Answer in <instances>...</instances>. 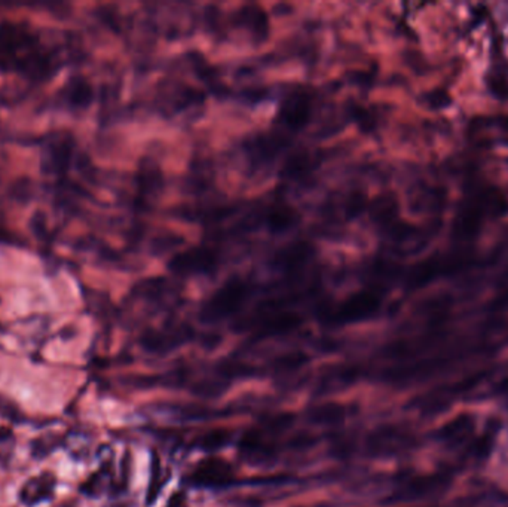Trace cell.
<instances>
[{
  "label": "cell",
  "instance_id": "3",
  "mask_svg": "<svg viewBox=\"0 0 508 507\" xmlns=\"http://www.w3.org/2000/svg\"><path fill=\"white\" fill-rule=\"evenodd\" d=\"M233 479V467L223 458H205L192 470L189 481L200 488H221L230 485Z\"/></svg>",
  "mask_w": 508,
  "mask_h": 507
},
{
  "label": "cell",
  "instance_id": "4",
  "mask_svg": "<svg viewBox=\"0 0 508 507\" xmlns=\"http://www.w3.org/2000/svg\"><path fill=\"white\" fill-rule=\"evenodd\" d=\"M378 308V301L375 296L362 295L354 296L334 312V320L339 323H353V321L362 320L372 316Z\"/></svg>",
  "mask_w": 508,
  "mask_h": 507
},
{
  "label": "cell",
  "instance_id": "11",
  "mask_svg": "<svg viewBox=\"0 0 508 507\" xmlns=\"http://www.w3.org/2000/svg\"><path fill=\"white\" fill-rule=\"evenodd\" d=\"M61 507H64V506H61Z\"/></svg>",
  "mask_w": 508,
  "mask_h": 507
},
{
  "label": "cell",
  "instance_id": "1",
  "mask_svg": "<svg viewBox=\"0 0 508 507\" xmlns=\"http://www.w3.org/2000/svg\"><path fill=\"white\" fill-rule=\"evenodd\" d=\"M63 60L42 34L23 24L0 25V71L33 81L48 80Z\"/></svg>",
  "mask_w": 508,
  "mask_h": 507
},
{
  "label": "cell",
  "instance_id": "2",
  "mask_svg": "<svg viewBox=\"0 0 508 507\" xmlns=\"http://www.w3.org/2000/svg\"><path fill=\"white\" fill-rule=\"evenodd\" d=\"M292 423L293 416L279 414L265 421L260 427L247 430L238 444V454L241 460L251 466L269 464L278 454L277 436L290 428Z\"/></svg>",
  "mask_w": 508,
  "mask_h": 507
},
{
  "label": "cell",
  "instance_id": "7",
  "mask_svg": "<svg viewBox=\"0 0 508 507\" xmlns=\"http://www.w3.org/2000/svg\"><path fill=\"white\" fill-rule=\"evenodd\" d=\"M348 407L343 405L336 404V402H325V404L317 405L313 409H309L308 420L315 426H330L341 425L342 421L346 420L348 416Z\"/></svg>",
  "mask_w": 508,
  "mask_h": 507
},
{
  "label": "cell",
  "instance_id": "8",
  "mask_svg": "<svg viewBox=\"0 0 508 507\" xmlns=\"http://www.w3.org/2000/svg\"><path fill=\"white\" fill-rule=\"evenodd\" d=\"M357 378V370L354 368H336V369H329L321 377L320 393H334V391L345 388L346 386L354 383Z\"/></svg>",
  "mask_w": 508,
  "mask_h": 507
},
{
  "label": "cell",
  "instance_id": "6",
  "mask_svg": "<svg viewBox=\"0 0 508 507\" xmlns=\"http://www.w3.org/2000/svg\"><path fill=\"white\" fill-rule=\"evenodd\" d=\"M241 302L242 289H240V287H230V289L221 292L210 302L209 307L205 310V317L209 320H219V319L230 316V312L235 311Z\"/></svg>",
  "mask_w": 508,
  "mask_h": 507
},
{
  "label": "cell",
  "instance_id": "10",
  "mask_svg": "<svg viewBox=\"0 0 508 507\" xmlns=\"http://www.w3.org/2000/svg\"><path fill=\"white\" fill-rule=\"evenodd\" d=\"M165 507H186L184 494H182V493H175V494L171 495Z\"/></svg>",
  "mask_w": 508,
  "mask_h": 507
},
{
  "label": "cell",
  "instance_id": "9",
  "mask_svg": "<svg viewBox=\"0 0 508 507\" xmlns=\"http://www.w3.org/2000/svg\"><path fill=\"white\" fill-rule=\"evenodd\" d=\"M230 439H232V432L228 428H212L204 435H201L196 439V448L201 451H207V453H216L219 449L225 448L230 445Z\"/></svg>",
  "mask_w": 508,
  "mask_h": 507
},
{
  "label": "cell",
  "instance_id": "5",
  "mask_svg": "<svg viewBox=\"0 0 508 507\" xmlns=\"http://www.w3.org/2000/svg\"><path fill=\"white\" fill-rule=\"evenodd\" d=\"M55 488L54 474H42L41 476L32 478L24 483L20 491V499L25 506L42 503L52 497Z\"/></svg>",
  "mask_w": 508,
  "mask_h": 507
}]
</instances>
